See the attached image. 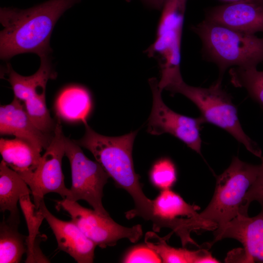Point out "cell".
Segmentation results:
<instances>
[{"label":"cell","instance_id":"7a4b0ae2","mask_svg":"<svg viewBox=\"0 0 263 263\" xmlns=\"http://www.w3.org/2000/svg\"><path fill=\"white\" fill-rule=\"evenodd\" d=\"M84 136L74 140L79 146L88 150L96 161L119 188L125 190L132 197L134 208L126 213L127 219L141 217L152 222V200L144 193L135 172L132 151L138 131L120 136H107L99 134L87 124Z\"/></svg>","mask_w":263,"mask_h":263},{"label":"cell","instance_id":"6da1fadb","mask_svg":"<svg viewBox=\"0 0 263 263\" xmlns=\"http://www.w3.org/2000/svg\"><path fill=\"white\" fill-rule=\"evenodd\" d=\"M82 0H49L29 8L1 7L0 56L2 59L23 53L40 58L52 51L50 40L55 25L62 15Z\"/></svg>","mask_w":263,"mask_h":263},{"label":"cell","instance_id":"ffe728a7","mask_svg":"<svg viewBox=\"0 0 263 263\" xmlns=\"http://www.w3.org/2000/svg\"><path fill=\"white\" fill-rule=\"evenodd\" d=\"M170 237H160L155 232L146 233L145 243L154 250L164 263H217L219 262L213 257L207 250L201 249L191 251L177 248L169 245L166 240Z\"/></svg>","mask_w":263,"mask_h":263},{"label":"cell","instance_id":"ac0fdd59","mask_svg":"<svg viewBox=\"0 0 263 263\" xmlns=\"http://www.w3.org/2000/svg\"><path fill=\"white\" fill-rule=\"evenodd\" d=\"M42 150L19 138L0 139V153L5 163L19 174L31 172L38 164Z\"/></svg>","mask_w":263,"mask_h":263},{"label":"cell","instance_id":"30bf717a","mask_svg":"<svg viewBox=\"0 0 263 263\" xmlns=\"http://www.w3.org/2000/svg\"><path fill=\"white\" fill-rule=\"evenodd\" d=\"M57 207L67 211L72 219L96 245L102 248L115 245L120 239H127L132 243L139 241L143 235L141 225L128 227L114 221L109 215L97 213L94 209L84 207L77 202L66 199L57 202Z\"/></svg>","mask_w":263,"mask_h":263},{"label":"cell","instance_id":"e0dca14e","mask_svg":"<svg viewBox=\"0 0 263 263\" xmlns=\"http://www.w3.org/2000/svg\"><path fill=\"white\" fill-rule=\"evenodd\" d=\"M28 187L19 174L2 160L0 164V210L9 211L8 221L19 224L17 204L22 196L31 194Z\"/></svg>","mask_w":263,"mask_h":263},{"label":"cell","instance_id":"484cf974","mask_svg":"<svg viewBox=\"0 0 263 263\" xmlns=\"http://www.w3.org/2000/svg\"><path fill=\"white\" fill-rule=\"evenodd\" d=\"M260 158L261 164L259 165L257 177L248 189L244 200L243 213L244 215H248L249 206L253 201H257L260 204L261 211L263 212V156Z\"/></svg>","mask_w":263,"mask_h":263},{"label":"cell","instance_id":"8992f818","mask_svg":"<svg viewBox=\"0 0 263 263\" xmlns=\"http://www.w3.org/2000/svg\"><path fill=\"white\" fill-rule=\"evenodd\" d=\"M188 0H165L156 38L145 51L158 61L162 91L183 79L180 72L181 48L184 17Z\"/></svg>","mask_w":263,"mask_h":263},{"label":"cell","instance_id":"9a60e30c","mask_svg":"<svg viewBox=\"0 0 263 263\" xmlns=\"http://www.w3.org/2000/svg\"><path fill=\"white\" fill-rule=\"evenodd\" d=\"M0 133L26 140L41 150L48 147L54 135V133H45L39 129L24 105L15 97L10 104L0 107Z\"/></svg>","mask_w":263,"mask_h":263},{"label":"cell","instance_id":"83f0119b","mask_svg":"<svg viewBox=\"0 0 263 263\" xmlns=\"http://www.w3.org/2000/svg\"><path fill=\"white\" fill-rule=\"evenodd\" d=\"M226 3H233L239 2H248L263 4V0H220Z\"/></svg>","mask_w":263,"mask_h":263},{"label":"cell","instance_id":"2e32d148","mask_svg":"<svg viewBox=\"0 0 263 263\" xmlns=\"http://www.w3.org/2000/svg\"><path fill=\"white\" fill-rule=\"evenodd\" d=\"M200 207L187 203L177 193L170 189L162 190L152 200V228L159 231L163 227L172 229L175 222L183 216H195Z\"/></svg>","mask_w":263,"mask_h":263},{"label":"cell","instance_id":"7402d4cb","mask_svg":"<svg viewBox=\"0 0 263 263\" xmlns=\"http://www.w3.org/2000/svg\"><path fill=\"white\" fill-rule=\"evenodd\" d=\"M19 224L4 220L0 225V263H20L27 252V236L18 231Z\"/></svg>","mask_w":263,"mask_h":263},{"label":"cell","instance_id":"8fae6325","mask_svg":"<svg viewBox=\"0 0 263 263\" xmlns=\"http://www.w3.org/2000/svg\"><path fill=\"white\" fill-rule=\"evenodd\" d=\"M153 97L152 107L147 124L149 133L159 135L168 133L177 138L188 147L201 154V125L205 122L202 117L193 118L178 113L163 102L158 81L149 80Z\"/></svg>","mask_w":263,"mask_h":263},{"label":"cell","instance_id":"9c48e42d","mask_svg":"<svg viewBox=\"0 0 263 263\" xmlns=\"http://www.w3.org/2000/svg\"><path fill=\"white\" fill-rule=\"evenodd\" d=\"M64 138L60 118L57 115L52 141L37 167L31 172L19 174L29 187L37 210L47 193H56L63 199L68 194L69 188L65 185L62 170V160L65 155Z\"/></svg>","mask_w":263,"mask_h":263},{"label":"cell","instance_id":"4316f807","mask_svg":"<svg viewBox=\"0 0 263 263\" xmlns=\"http://www.w3.org/2000/svg\"><path fill=\"white\" fill-rule=\"evenodd\" d=\"M132 0H126L130 2ZM147 6L154 9L161 10L165 0H140Z\"/></svg>","mask_w":263,"mask_h":263},{"label":"cell","instance_id":"603a6c76","mask_svg":"<svg viewBox=\"0 0 263 263\" xmlns=\"http://www.w3.org/2000/svg\"><path fill=\"white\" fill-rule=\"evenodd\" d=\"M233 85L245 89L249 96L263 108V71L257 67H233L229 70Z\"/></svg>","mask_w":263,"mask_h":263},{"label":"cell","instance_id":"3957f363","mask_svg":"<svg viewBox=\"0 0 263 263\" xmlns=\"http://www.w3.org/2000/svg\"><path fill=\"white\" fill-rule=\"evenodd\" d=\"M259 165L244 162L234 157L229 166L216 180L215 191L208 206L195 216L182 218L179 237L184 244L195 242L192 231L215 230L223 228L238 214H243L245 195L254 182Z\"/></svg>","mask_w":263,"mask_h":263},{"label":"cell","instance_id":"277c9868","mask_svg":"<svg viewBox=\"0 0 263 263\" xmlns=\"http://www.w3.org/2000/svg\"><path fill=\"white\" fill-rule=\"evenodd\" d=\"M199 37L202 53L207 61L217 65L219 78L232 67H257L263 62V37L238 31L206 19L193 26Z\"/></svg>","mask_w":263,"mask_h":263},{"label":"cell","instance_id":"52a82bcc","mask_svg":"<svg viewBox=\"0 0 263 263\" xmlns=\"http://www.w3.org/2000/svg\"><path fill=\"white\" fill-rule=\"evenodd\" d=\"M65 155L70 163L72 186L65 199L86 201L98 213L109 215L102 202L103 188L109 175L101 165L87 158L74 140L64 138Z\"/></svg>","mask_w":263,"mask_h":263},{"label":"cell","instance_id":"7c38bea8","mask_svg":"<svg viewBox=\"0 0 263 263\" xmlns=\"http://www.w3.org/2000/svg\"><path fill=\"white\" fill-rule=\"evenodd\" d=\"M227 238L235 239L243 245L235 253V261L263 263V212L253 217L238 214L223 228L214 231L212 244Z\"/></svg>","mask_w":263,"mask_h":263},{"label":"cell","instance_id":"5b68a950","mask_svg":"<svg viewBox=\"0 0 263 263\" xmlns=\"http://www.w3.org/2000/svg\"><path fill=\"white\" fill-rule=\"evenodd\" d=\"M222 80L219 78L208 88L190 86L182 80L167 90L187 97L198 107L205 122L225 130L249 152L261 158V149L243 130L237 108L230 95L222 88Z\"/></svg>","mask_w":263,"mask_h":263},{"label":"cell","instance_id":"4fadbf2b","mask_svg":"<svg viewBox=\"0 0 263 263\" xmlns=\"http://www.w3.org/2000/svg\"><path fill=\"white\" fill-rule=\"evenodd\" d=\"M38 209L51 228L59 250L70 255L78 263H93L96 245L74 222L62 221L56 217L48 210L44 200Z\"/></svg>","mask_w":263,"mask_h":263},{"label":"cell","instance_id":"5bb4252c","mask_svg":"<svg viewBox=\"0 0 263 263\" xmlns=\"http://www.w3.org/2000/svg\"><path fill=\"white\" fill-rule=\"evenodd\" d=\"M205 19L249 34L263 33V4L226 3L207 9Z\"/></svg>","mask_w":263,"mask_h":263},{"label":"cell","instance_id":"d6986e66","mask_svg":"<svg viewBox=\"0 0 263 263\" xmlns=\"http://www.w3.org/2000/svg\"><path fill=\"white\" fill-rule=\"evenodd\" d=\"M91 107L89 91L79 85H70L62 89L56 102L57 115L70 121H87Z\"/></svg>","mask_w":263,"mask_h":263},{"label":"cell","instance_id":"44dd1931","mask_svg":"<svg viewBox=\"0 0 263 263\" xmlns=\"http://www.w3.org/2000/svg\"><path fill=\"white\" fill-rule=\"evenodd\" d=\"M19 202L28 230L25 263H49V260L36 244L37 238L40 234L39 228L45 219L44 216L39 209H36L34 204L31 201L30 194L22 196Z\"/></svg>","mask_w":263,"mask_h":263},{"label":"cell","instance_id":"cb8c5ba5","mask_svg":"<svg viewBox=\"0 0 263 263\" xmlns=\"http://www.w3.org/2000/svg\"><path fill=\"white\" fill-rule=\"evenodd\" d=\"M150 179L156 188L162 190L170 189L177 179L176 169L174 163L168 158L159 159L150 169Z\"/></svg>","mask_w":263,"mask_h":263},{"label":"cell","instance_id":"d4e9b609","mask_svg":"<svg viewBox=\"0 0 263 263\" xmlns=\"http://www.w3.org/2000/svg\"><path fill=\"white\" fill-rule=\"evenodd\" d=\"M122 262L125 263H159L162 260L157 253L146 244H139L129 249Z\"/></svg>","mask_w":263,"mask_h":263},{"label":"cell","instance_id":"ba28073f","mask_svg":"<svg viewBox=\"0 0 263 263\" xmlns=\"http://www.w3.org/2000/svg\"><path fill=\"white\" fill-rule=\"evenodd\" d=\"M6 72L14 97L24 102L27 113L34 124L45 133L54 132L56 123L46 107L45 90L48 81L55 79L56 73L48 57H40L39 69L31 75L25 76L18 74L10 64L7 65Z\"/></svg>","mask_w":263,"mask_h":263}]
</instances>
